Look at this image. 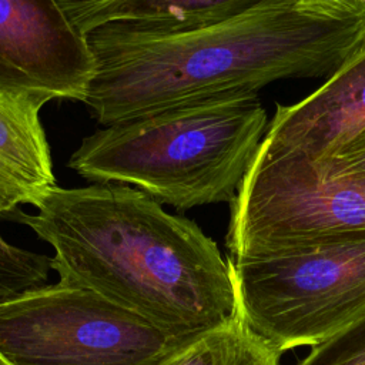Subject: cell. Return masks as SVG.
<instances>
[{"mask_svg":"<svg viewBox=\"0 0 365 365\" xmlns=\"http://www.w3.org/2000/svg\"><path fill=\"white\" fill-rule=\"evenodd\" d=\"M50 269V257L16 247L0 234V302L46 285Z\"/></svg>","mask_w":365,"mask_h":365,"instance_id":"7c38bea8","label":"cell"},{"mask_svg":"<svg viewBox=\"0 0 365 365\" xmlns=\"http://www.w3.org/2000/svg\"><path fill=\"white\" fill-rule=\"evenodd\" d=\"M66 16L84 36L108 23L128 0H57Z\"/></svg>","mask_w":365,"mask_h":365,"instance_id":"5bb4252c","label":"cell"},{"mask_svg":"<svg viewBox=\"0 0 365 365\" xmlns=\"http://www.w3.org/2000/svg\"><path fill=\"white\" fill-rule=\"evenodd\" d=\"M161 365H281V352L257 335L238 309L192 336Z\"/></svg>","mask_w":365,"mask_h":365,"instance_id":"30bf717a","label":"cell"},{"mask_svg":"<svg viewBox=\"0 0 365 365\" xmlns=\"http://www.w3.org/2000/svg\"><path fill=\"white\" fill-rule=\"evenodd\" d=\"M358 1H359L362 6H365V0H358Z\"/></svg>","mask_w":365,"mask_h":365,"instance_id":"ac0fdd59","label":"cell"},{"mask_svg":"<svg viewBox=\"0 0 365 365\" xmlns=\"http://www.w3.org/2000/svg\"><path fill=\"white\" fill-rule=\"evenodd\" d=\"M262 1L265 0H128L110 21L154 33L191 30L238 16Z\"/></svg>","mask_w":365,"mask_h":365,"instance_id":"8fae6325","label":"cell"},{"mask_svg":"<svg viewBox=\"0 0 365 365\" xmlns=\"http://www.w3.org/2000/svg\"><path fill=\"white\" fill-rule=\"evenodd\" d=\"M267 125L257 94L212 98L106 125L81 141L68 165L180 211L231 202Z\"/></svg>","mask_w":365,"mask_h":365,"instance_id":"3957f363","label":"cell"},{"mask_svg":"<svg viewBox=\"0 0 365 365\" xmlns=\"http://www.w3.org/2000/svg\"><path fill=\"white\" fill-rule=\"evenodd\" d=\"M16 214L47 242L58 281L91 289L182 336L227 321L237 309L231 268L192 220L167 212L125 184L53 187Z\"/></svg>","mask_w":365,"mask_h":365,"instance_id":"7a4b0ae2","label":"cell"},{"mask_svg":"<svg viewBox=\"0 0 365 365\" xmlns=\"http://www.w3.org/2000/svg\"><path fill=\"white\" fill-rule=\"evenodd\" d=\"M44 100L0 91V217L14 220L21 205L34 207L56 177L40 120Z\"/></svg>","mask_w":365,"mask_h":365,"instance_id":"9c48e42d","label":"cell"},{"mask_svg":"<svg viewBox=\"0 0 365 365\" xmlns=\"http://www.w3.org/2000/svg\"><path fill=\"white\" fill-rule=\"evenodd\" d=\"M324 1L344 7V9H364L365 7L358 0H324Z\"/></svg>","mask_w":365,"mask_h":365,"instance_id":"2e32d148","label":"cell"},{"mask_svg":"<svg viewBox=\"0 0 365 365\" xmlns=\"http://www.w3.org/2000/svg\"><path fill=\"white\" fill-rule=\"evenodd\" d=\"M365 130V47L302 100L277 106L261 147L327 158Z\"/></svg>","mask_w":365,"mask_h":365,"instance_id":"ba28073f","label":"cell"},{"mask_svg":"<svg viewBox=\"0 0 365 365\" xmlns=\"http://www.w3.org/2000/svg\"><path fill=\"white\" fill-rule=\"evenodd\" d=\"M94 76L87 36L57 0H0V91L83 101Z\"/></svg>","mask_w":365,"mask_h":365,"instance_id":"52a82bcc","label":"cell"},{"mask_svg":"<svg viewBox=\"0 0 365 365\" xmlns=\"http://www.w3.org/2000/svg\"><path fill=\"white\" fill-rule=\"evenodd\" d=\"M0 365H13V364L0 352Z\"/></svg>","mask_w":365,"mask_h":365,"instance_id":"e0dca14e","label":"cell"},{"mask_svg":"<svg viewBox=\"0 0 365 365\" xmlns=\"http://www.w3.org/2000/svg\"><path fill=\"white\" fill-rule=\"evenodd\" d=\"M87 40L94 76L83 103L100 124L111 125L252 96L279 80L327 78L365 47V7L265 0L200 29L154 33L110 21Z\"/></svg>","mask_w":365,"mask_h":365,"instance_id":"6da1fadb","label":"cell"},{"mask_svg":"<svg viewBox=\"0 0 365 365\" xmlns=\"http://www.w3.org/2000/svg\"><path fill=\"white\" fill-rule=\"evenodd\" d=\"M191 338L61 281L0 302V352L13 365H161Z\"/></svg>","mask_w":365,"mask_h":365,"instance_id":"8992f818","label":"cell"},{"mask_svg":"<svg viewBox=\"0 0 365 365\" xmlns=\"http://www.w3.org/2000/svg\"><path fill=\"white\" fill-rule=\"evenodd\" d=\"M230 204L225 245L232 262L365 232V177L329 158L259 145Z\"/></svg>","mask_w":365,"mask_h":365,"instance_id":"277c9868","label":"cell"},{"mask_svg":"<svg viewBox=\"0 0 365 365\" xmlns=\"http://www.w3.org/2000/svg\"><path fill=\"white\" fill-rule=\"evenodd\" d=\"M327 158L341 170L365 177V130Z\"/></svg>","mask_w":365,"mask_h":365,"instance_id":"9a60e30c","label":"cell"},{"mask_svg":"<svg viewBox=\"0 0 365 365\" xmlns=\"http://www.w3.org/2000/svg\"><path fill=\"white\" fill-rule=\"evenodd\" d=\"M228 262L238 312L281 354L312 348L365 312V232Z\"/></svg>","mask_w":365,"mask_h":365,"instance_id":"5b68a950","label":"cell"},{"mask_svg":"<svg viewBox=\"0 0 365 365\" xmlns=\"http://www.w3.org/2000/svg\"><path fill=\"white\" fill-rule=\"evenodd\" d=\"M297 365H365V312L312 346Z\"/></svg>","mask_w":365,"mask_h":365,"instance_id":"4fadbf2b","label":"cell"}]
</instances>
